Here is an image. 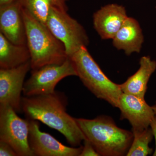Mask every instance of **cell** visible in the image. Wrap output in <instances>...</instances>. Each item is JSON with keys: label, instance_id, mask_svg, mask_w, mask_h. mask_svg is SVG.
I'll use <instances>...</instances> for the list:
<instances>
[{"label": "cell", "instance_id": "obj_11", "mask_svg": "<svg viewBox=\"0 0 156 156\" xmlns=\"http://www.w3.org/2000/svg\"><path fill=\"white\" fill-rule=\"evenodd\" d=\"M118 108L121 119L128 120L134 131L148 128L156 115L153 106L149 105L144 98L124 93L120 96Z\"/></svg>", "mask_w": 156, "mask_h": 156}, {"label": "cell", "instance_id": "obj_15", "mask_svg": "<svg viewBox=\"0 0 156 156\" xmlns=\"http://www.w3.org/2000/svg\"><path fill=\"white\" fill-rule=\"evenodd\" d=\"M30 60L27 45L15 44L0 33V68L17 67Z\"/></svg>", "mask_w": 156, "mask_h": 156}, {"label": "cell", "instance_id": "obj_7", "mask_svg": "<svg viewBox=\"0 0 156 156\" xmlns=\"http://www.w3.org/2000/svg\"><path fill=\"white\" fill-rule=\"evenodd\" d=\"M69 76H77V73L69 57L62 64L46 65L33 70L30 77L24 83L23 95L32 96L54 93L58 82Z\"/></svg>", "mask_w": 156, "mask_h": 156}, {"label": "cell", "instance_id": "obj_20", "mask_svg": "<svg viewBox=\"0 0 156 156\" xmlns=\"http://www.w3.org/2000/svg\"><path fill=\"white\" fill-rule=\"evenodd\" d=\"M150 126H151V129L153 134L155 140L156 148L153 156H156V115L154 116L151 122Z\"/></svg>", "mask_w": 156, "mask_h": 156}, {"label": "cell", "instance_id": "obj_1", "mask_svg": "<svg viewBox=\"0 0 156 156\" xmlns=\"http://www.w3.org/2000/svg\"><path fill=\"white\" fill-rule=\"evenodd\" d=\"M64 96L55 92L51 94L24 96L21 108L29 120L39 121L63 134L73 147L80 146L86 139L75 118L68 114Z\"/></svg>", "mask_w": 156, "mask_h": 156}, {"label": "cell", "instance_id": "obj_22", "mask_svg": "<svg viewBox=\"0 0 156 156\" xmlns=\"http://www.w3.org/2000/svg\"><path fill=\"white\" fill-rule=\"evenodd\" d=\"M153 107L154 111L155 113V115H156V105H154V106H153Z\"/></svg>", "mask_w": 156, "mask_h": 156}, {"label": "cell", "instance_id": "obj_21", "mask_svg": "<svg viewBox=\"0 0 156 156\" xmlns=\"http://www.w3.org/2000/svg\"><path fill=\"white\" fill-rule=\"evenodd\" d=\"M15 1L16 0H0V6L9 4Z\"/></svg>", "mask_w": 156, "mask_h": 156}, {"label": "cell", "instance_id": "obj_12", "mask_svg": "<svg viewBox=\"0 0 156 156\" xmlns=\"http://www.w3.org/2000/svg\"><path fill=\"white\" fill-rule=\"evenodd\" d=\"M128 17L125 7L118 4H108L95 12L93 25L101 39H112Z\"/></svg>", "mask_w": 156, "mask_h": 156}, {"label": "cell", "instance_id": "obj_13", "mask_svg": "<svg viewBox=\"0 0 156 156\" xmlns=\"http://www.w3.org/2000/svg\"><path fill=\"white\" fill-rule=\"evenodd\" d=\"M112 40L114 47L123 50L127 55L140 53L144 41L139 23L128 17Z\"/></svg>", "mask_w": 156, "mask_h": 156}, {"label": "cell", "instance_id": "obj_17", "mask_svg": "<svg viewBox=\"0 0 156 156\" xmlns=\"http://www.w3.org/2000/svg\"><path fill=\"white\" fill-rule=\"evenodd\" d=\"M133 139L126 156H146L151 154L153 149L150 147L149 144L154 137L151 128L143 131L132 130Z\"/></svg>", "mask_w": 156, "mask_h": 156}, {"label": "cell", "instance_id": "obj_10", "mask_svg": "<svg viewBox=\"0 0 156 156\" xmlns=\"http://www.w3.org/2000/svg\"><path fill=\"white\" fill-rule=\"evenodd\" d=\"M0 33L15 44L27 45L25 23L20 0L0 6Z\"/></svg>", "mask_w": 156, "mask_h": 156}, {"label": "cell", "instance_id": "obj_14", "mask_svg": "<svg viewBox=\"0 0 156 156\" xmlns=\"http://www.w3.org/2000/svg\"><path fill=\"white\" fill-rule=\"evenodd\" d=\"M139 63L138 70L119 85L123 93L144 98L148 83L156 69V62L149 56H144L140 58Z\"/></svg>", "mask_w": 156, "mask_h": 156}, {"label": "cell", "instance_id": "obj_3", "mask_svg": "<svg viewBox=\"0 0 156 156\" xmlns=\"http://www.w3.org/2000/svg\"><path fill=\"white\" fill-rule=\"evenodd\" d=\"M27 46L32 70L46 65L63 63L68 58L64 45L48 27L23 9Z\"/></svg>", "mask_w": 156, "mask_h": 156}, {"label": "cell", "instance_id": "obj_19", "mask_svg": "<svg viewBox=\"0 0 156 156\" xmlns=\"http://www.w3.org/2000/svg\"><path fill=\"white\" fill-rule=\"evenodd\" d=\"M0 156H18L11 146L2 141H0Z\"/></svg>", "mask_w": 156, "mask_h": 156}, {"label": "cell", "instance_id": "obj_6", "mask_svg": "<svg viewBox=\"0 0 156 156\" xmlns=\"http://www.w3.org/2000/svg\"><path fill=\"white\" fill-rule=\"evenodd\" d=\"M16 113L9 105H0V141L11 146L18 156H34L29 143V120Z\"/></svg>", "mask_w": 156, "mask_h": 156}, {"label": "cell", "instance_id": "obj_4", "mask_svg": "<svg viewBox=\"0 0 156 156\" xmlns=\"http://www.w3.org/2000/svg\"><path fill=\"white\" fill-rule=\"evenodd\" d=\"M77 76L87 89L97 98L119 107L122 92L120 85L115 83L103 73L92 58L87 47L81 48L71 57Z\"/></svg>", "mask_w": 156, "mask_h": 156}, {"label": "cell", "instance_id": "obj_18", "mask_svg": "<svg viewBox=\"0 0 156 156\" xmlns=\"http://www.w3.org/2000/svg\"><path fill=\"white\" fill-rule=\"evenodd\" d=\"M98 156L100 155L98 153L91 143L86 138L84 140V146L83 150L80 156Z\"/></svg>", "mask_w": 156, "mask_h": 156}, {"label": "cell", "instance_id": "obj_9", "mask_svg": "<svg viewBox=\"0 0 156 156\" xmlns=\"http://www.w3.org/2000/svg\"><path fill=\"white\" fill-rule=\"evenodd\" d=\"M29 143L34 155L80 156V155L83 146L73 147L64 145L52 135L41 131L37 121L29 120Z\"/></svg>", "mask_w": 156, "mask_h": 156}, {"label": "cell", "instance_id": "obj_5", "mask_svg": "<svg viewBox=\"0 0 156 156\" xmlns=\"http://www.w3.org/2000/svg\"><path fill=\"white\" fill-rule=\"evenodd\" d=\"M46 27L64 45L68 57H71L82 47H87L89 37L83 27L69 15L67 11L51 9Z\"/></svg>", "mask_w": 156, "mask_h": 156}, {"label": "cell", "instance_id": "obj_8", "mask_svg": "<svg viewBox=\"0 0 156 156\" xmlns=\"http://www.w3.org/2000/svg\"><path fill=\"white\" fill-rule=\"evenodd\" d=\"M30 60L17 67L0 69V105H9L17 112L22 110L21 93Z\"/></svg>", "mask_w": 156, "mask_h": 156}, {"label": "cell", "instance_id": "obj_16", "mask_svg": "<svg viewBox=\"0 0 156 156\" xmlns=\"http://www.w3.org/2000/svg\"><path fill=\"white\" fill-rule=\"evenodd\" d=\"M68 0H20L22 8L42 24L46 22L51 9L58 8L67 11Z\"/></svg>", "mask_w": 156, "mask_h": 156}, {"label": "cell", "instance_id": "obj_2", "mask_svg": "<svg viewBox=\"0 0 156 156\" xmlns=\"http://www.w3.org/2000/svg\"><path fill=\"white\" fill-rule=\"evenodd\" d=\"M75 120L86 138L100 156L126 155L133 141V132L119 128L110 117Z\"/></svg>", "mask_w": 156, "mask_h": 156}]
</instances>
